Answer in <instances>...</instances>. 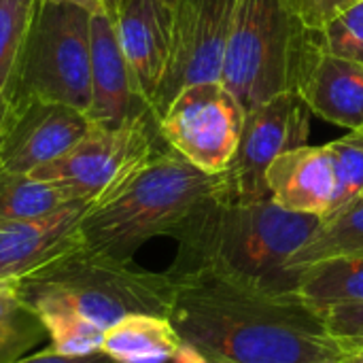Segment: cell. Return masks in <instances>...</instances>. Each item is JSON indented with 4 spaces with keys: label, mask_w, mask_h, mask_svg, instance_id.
<instances>
[{
    "label": "cell",
    "mask_w": 363,
    "mask_h": 363,
    "mask_svg": "<svg viewBox=\"0 0 363 363\" xmlns=\"http://www.w3.org/2000/svg\"><path fill=\"white\" fill-rule=\"evenodd\" d=\"M172 279L177 289L168 319L181 340L204 355L234 363L347 359L323 315L296 294H270L206 274Z\"/></svg>",
    "instance_id": "1"
},
{
    "label": "cell",
    "mask_w": 363,
    "mask_h": 363,
    "mask_svg": "<svg viewBox=\"0 0 363 363\" xmlns=\"http://www.w3.org/2000/svg\"><path fill=\"white\" fill-rule=\"evenodd\" d=\"M319 225L321 217L285 211L274 200L238 202L215 189L177 230L179 253L168 272L296 294L300 270L289 268V259Z\"/></svg>",
    "instance_id": "2"
},
{
    "label": "cell",
    "mask_w": 363,
    "mask_h": 363,
    "mask_svg": "<svg viewBox=\"0 0 363 363\" xmlns=\"http://www.w3.org/2000/svg\"><path fill=\"white\" fill-rule=\"evenodd\" d=\"M217 187L219 174L202 172L166 147L108 198L89 204L81 219V236L94 251L130 264L147 240L174 236Z\"/></svg>",
    "instance_id": "3"
},
{
    "label": "cell",
    "mask_w": 363,
    "mask_h": 363,
    "mask_svg": "<svg viewBox=\"0 0 363 363\" xmlns=\"http://www.w3.org/2000/svg\"><path fill=\"white\" fill-rule=\"evenodd\" d=\"M174 289V279L168 272H147L113 259L94 251L83 236L70 249L19 279L26 302L36 298L60 300L104 330L128 315L168 317Z\"/></svg>",
    "instance_id": "4"
},
{
    "label": "cell",
    "mask_w": 363,
    "mask_h": 363,
    "mask_svg": "<svg viewBox=\"0 0 363 363\" xmlns=\"http://www.w3.org/2000/svg\"><path fill=\"white\" fill-rule=\"evenodd\" d=\"M317 38L319 34L300 21L289 0H240L221 81L245 111L279 94L296 91Z\"/></svg>",
    "instance_id": "5"
},
{
    "label": "cell",
    "mask_w": 363,
    "mask_h": 363,
    "mask_svg": "<svg viewBox=\"0 0 363 363\" xmlns=\"http://www.w3.org/2000/svg\"><path fill=\"white\" fill-rule=\"evenodd\" d=\"M89 19L91 13L83 6L36 0L15 96L87 113L91 102Z\"/></svg>",
    "instance_id": "6"
},
{
    "label": "cell",
    "mask_w": 363,
    "mask_h": 363,
    "mask_svg": "<svg viewBox=\"0 0 363 363\" xmlns=\"http://www.w3.org/2000/svg\"><path fill=\"white\" fill-rule=\"evenodd\" d=\"M160 140L157 119L151 111L113 128L91 121V128L74 147L28 174L68 189L77 200L96 204L162 151Z\"/></svg>",
    "instance_id": "7"
},
{
    "label": "cell",
    "mask_w": 363,
    "mask_h": 363,
    "mask_svg": "<svg viewBox=\"0 0 363 363\" xmlns=\"http://www.w3.org/2000/svg\"><path fill=\"white\" fill-rule=\"evenodd\" d=\"M247 111L223 81L183 87L157 117L166 147L206 174H221L238 147Z\"/></svg>",
    "instance_id": "8"
},
{
    "label": "cell",
    "mask_w": 363,
    "mask_h": 363,
    "mask_svg": "<svg viewBox=\"0 0 363 363\" xmlns=\"http://www.w3.org/2000/svg\"><path fill=\"white\" fill-rule=\"evenodd\" d=\"M308 113L298 91L279 94L247 111L236 153L219 174L217 194L238 202L272 200L266 181L268 168L281 153L306 145Z\"/></svg>",
    "instance_id": "9"
},
{
    "label": "cell",
    "mask_w": 363,
    "mask_h": 363,
    "mask_svg": "<svg viewBox=\"0 0 363 363\" xmlns=\"http://www.w3.org/2000/svg\"><path fill=\"white\" fill-rule=\"evenodd\" d=\"M238 2L240 0H177L172 9L170 62L151 104L155 119L183 87L200 81H221Z\"/></svg>",
    "instance_id": "10"
},
{
    "label": "cell",
    "mask_w": 363,
    "mask_h": 363,
    "mask_svg": "<svg viewBox=\"0 0 363 363\" xmlns=\"http://www.w3.org/2000/svg\"><path fill=\"white\" fill-rule=\"evenodd\" d=\"M89 128L79 108L15 96L0 117V166L28 174L64 155Z\"/></svg>",
    "instance_id": "11"
},
{
    "label": "cell",
    "mask_w": 363,
    "mask_h": 363,
    "mask_svg": "<svg viewBox=\"0 0 363 363\" xmlns=\"http://www.w3.org/2000/svg\"><path fill=\"white\" fill-rule=\"evenodd\" d=\"M115 28L138 98L151 111L172 49V9L162 0H121Z\"/></svg>",
    "instance_id": "12"
},
{
    "label": "cell",
    "mask_w": 363,
    "mask_h": 363,
    "mask_svg": "<svg viewBox=\"0 0 363 363\" xmlns=\"http://www.w3.org/2000/svg\"><path fill=\"white\" fill-rule=\"evenodd\" d=\"M296 91L323 121L349 132L363 128V62L330 53L321 34L306 55Z\"/></svg>",
    "instance_id": "13"
},
{
    "label": "cell",
    "mask_w": 363,
    "mask_h": 363,
    "mask_svg": "<svg viewBox=\"0 0 363 363\" xmlns=\"http://www.w3.org/2000/svg\"><path fill=\"white\" fill-rule=\"evenodd\" d=\"M91 102L87 117L100 125H121L134 115L149 111L138 98L125 55L119 45L115 17L108 11L91 13Z\"/></svg>",
    "instance_id": "14"
},
{
    "label": "cell",
    "mask_w": 363,
    "mask_h": 363,
    "mask_svg": "<svg viewBox=\"0 0 363 363\" xmlns=\"http://www.w3.org/2000/svg\"><path fill=\"white\" fill-rule=\"evenodd\" d=\"M89 202H72L36 219H0V281H19L81 240Z\"/></svg>",
    "instance_id": "15"
},
{
    "label": "cell",
    "mask_w": 363,
    "mask_h": 363,
    "mask_svg": "<svg viewBox=\"0 0 363 363\" xmlns=\"http://www.w3.org/2000/svg\"><path fill=\"white\" fill-rule=\"evenodd\" d=\"M274 204L300 215L325 217L330 213L336 172L328 145H302L281 153L266 174Z\"/></svg>",
    "instance_id": "16"
},
{
    "label": "cell",
    "mask_w": 363,
    "mask_h": 363,
    "mask_svg": "<svg viewBox=\"0 0 363 363\" xmlns=\"http://www.w3.org/2000/svg\"><path fill=\"white\" fill-rule=\"evenodd\" d=\"M181 345L168 317L128 315L106 330L102 353L115 363H168Z\"/></svg>",
    "instance_id": "17"
},
{
    "label": "cell",
    "mask_w": 363,
    "mask_h": 363,
    "mask_svg": "<svg viewBox=\"0 0 363 363\" xmlns=\"http://www.w3.org/2000/svg\"><path fill=\"white\" fill-rule=\"evenodd\" d=\"M296 296L317 313L363 302V253L330 257L300 268Z\"/></svg>",
    "instance_id": "18"
},
{
    "label": "cell",
    "mask_w": 363,
    "mask_h": 363,
    "mask_svg": "<svg viewBox=\"0 0 363 363\" xmlns=\"http://www.w3.org/2000/svg\"><path fill=\"white\" fill-rule=\"evenodd\" d=\"M357 253H363V196L321 219V225L289 259V268L300 270L321 259Z\"/></svg>",
    "instance_id": "19"
},
{
    "label": "cell",
    "mask_w": 363,
    "mask_h": 363,
    "mask_svg": "<svg viewBox=\"0 0 363 363\" xmlns=\"http://www.w3.org/2000/svg\"><path fill=\"white\" fill-rule=\"evenodd\" d=\"M77 200L68 189L0 166V219L19 221L51 215Z\"/></svg>",
    "instance_id": "20"
},
{
    "label": "cell",
    "mask_w": 363,
    "mask_h": 363,
    "mask_svg": "<svg viewBox=\"0 0 363 363\" xmlns=\"http://www.w3.org/2000/svg\"><path fill=\"white\" fill-rule=\"evenodd\" d=\"M40 317L51 347L64 355H91L100 353L106 330L79 315L68 304L53 298H36L28 302Z\"/></svg>",
    "instance_id": "21"
},
{
    "label": "cell",
    "mask_w": 363,
    "mask_h": 363,
    "mask_svg": "<svg viewBox=\"0 0 363 363\" xmlns=\"http://www.w3.org/2000/svg\"><path fill=\"white\" fill-rule=\"evenodd\" d=\"M47 338L38 313L23 300L19 281H0V363L19 362Z\"/></svg>",
    "instance_id": "22"
},
{
    "label": "cell",
    "mask_w": 363,
    "mask_h": 363,
    "mask_svg": "<svg viewBox=\"0 0 363 363\" xmlns=\"http://www.w3.org/2000/svg\"><path fill=\"white\" fill-rule=\"evenodd\" d=\"M36 0H0V117L17 91L19 64Z\"/></svg>",
    "instance_id": "23"
},
{
    "label": "cell",
    "mask_w": 363,
    "mask_h": 363,
    "mask_svg": "<svg viewBox=\"0 0 363 363\" xmlns=\"http://www.w3.org/2000/svg\"><path fill=\"white\" fill-rule=\"evenodd\" d=\"M334 160V172H336V191L330 206V213L325 217H332L334 213L342 211L353 200L362 198L363 194V134L362 132H349L347 136L328 143ZM323 217V219H325Z\"/></svg>",
    "instance_id": "24"
},
{
    "label": "cell",
    "mask_w": 363,
    "mask_h": 363,
    "mask_svg": "<svg viewBox=\"0 0 363 363\" xmlns=\"http://www.w3.org/2000/svg\"><path fill=\"white\" fill-rule=\"evenodd\" d=\"M321 45L330 53L363 62V0L336 17L321 32Z\"/></svg>",
    "instance_id": "25"
},
{
    "label": "cell",
    "mask_w": 363,
    "mask_h": 363,
    "mask_svg": "<svg viewBox=\"0 0 363 363\" xmlns=\"http://www.w3.org/2000/svg\"><path fill=\"white\" fill-rule=\"evenodd\" d=\"M328 332L349 347L353 342H363V302H349L332 306L323 313Z\"/></svg>",
    "instance_id": "26"
},
{
    "label": "cell",
    "mask_w": 363,
    "mask_h": 363,
    "mask_svg": "<svg viewBox=\"0 0 363 363\" xmlns=\"http://www.w3.org/2000/svg\"><path fill=\"white\" fill-rule=\"evenodd\" d=\"M300 21L315 34H321L336 17L359 0H289Z\"/></svg>",
    "instance_id": "27"
},
{
    "label": "cell",
    "mask_w": 363,
    "mask_h": 363,
    "mask_svg": "<svg viewBox=\"0 0 363 363\" xmlns=\"http://www.w3.org/2000/svg\"><path fill=\"white\" fill-rule=\"evenodd\" d=\"M15 363H115L108 355H104L102 351L100 353H91V355H64V353H57L53 347L40 351V353H34L30 357H21L19 362Z\"/></svg>",
    "instance_id": "28"
},
{
    "label": "cell",
    "mask_w": 363,
    "mask_h": 363,
    "mask_svg": "<svg viewBox=\"0 0 363 363\" xmlns=\"http://www.w3.org/2000/svg\"><path fill=\"white\" fill-rule=\"evenodd\" d=\"M170 363H213L202 351H198L196 347H191V345H187V342H183L181 347H179V351L174 353V357H172V362Z\"/></svg>",
    "instance_id": "29"
},
{
    "label": "cell",
    "mask_w": 363,
    "mask_h": 363,
    "mask_svg": "<svg viewBox=\"0 0 363 363\" xmlns=\"http://www.w3.org/2000/svg\"><path fill=\"white\" fill-rule=\"evenodd\" d=\"M45 2H64V4H77V6H83L85 11L89 13H102V11H108L106 2L104 0H45ZM111 13V11H108Z\"/></svg>",
    "instance_id": "30"
},
{
    "label": "cell",
    "mask_w": 363,
    "mask_h": 363,
    "mask_svg": "<svg viewBox=\"0 0 363 363\" xmlns=\"http://www.w3.org/2000/svg\"><path fill=\"white\" fill-rule=\"evenodd\" d=\"M345 363H363V353H347Z\"/></svg>",
    "instance_id": "31"
},
{
    "label": "cell",
    "mask_w": 363,
    "mask_h": 363,
    "mask_svg": "<svg viewBox=\"0 0 363 363\" xmlns=\"http://www.w3.org/2000/svg\"><path fill=\"white\" fill-rule=\"evenodd\" d=\"M345 349H347V353H363V342H353Z\"/></svg>",
    "instance_id": "32"
},
{
    "label": "cell",
    "mask_w": 363,
    "mask_h": 363,
    "mask_svg": "<svg viewBox=\"0 0 363 363\" xmlns=\"http://www.w3.org/2000/svg\"><path fill=\"white\" fill-rule=\"evenodd\" d=\"M104 2H106V6H108L111 15H115V11H117V6H119V2H121V0H104Z\"/></svg>",
    "instance_id": "33"
},
{
    "label": "cell",
    "mask_w": 363,
    "mask_h": 363,
    "mask_svg": "<svg viewBox=\"0 0 363 363\" xmlns=\"http://www.w3.org/2000/svg\"><path fill=\"white\" fill-rule=\"evenodd\" d=\"M206 357H208V359H211L213 363H234V362H228V359H217V357H211V355H206Z\"/></svg>",
    "instance_id": "34"
},
{
    "label": "cell",
    "mask_w": 363,
    "mask_h": 363,
    "mask_svg": "<svg viewBox=\"0 0 363 363\" xmlns=\"http://www.w3.org/2000/svg\"><path fill=\"white\" fill-rule=\"evenodd\" d=\"M164 4H168L170 9H174V4H177V0H162Z\"/></svg>",
    "instance_id": "35"
},
{
    "label": "cell",
    "mask_w": 363,
    "mask_h": 363,
    "mask_svg": "<svg viewBox=\"0 0 363 363\" xmlns=\"http://www.w3.org/2000/svg\"><path fill=\"white\" fill-rule=\"evenodd\" d=\"M359 132H362V134H363V128H362V130H359Z\"/></svg>",
    "instance_id": "36"
},
{
    "label": "cell",
    "mask_w": 363,
    "mask_h": 363,
    "mask_svg": "<svg viewBox=\"0 0 363 363\" xmlns=\"http://www.w3.org/2000/svg\"><path fill=\"white\" fill-rule=\"evenodd\" d=\"M362 196H363V194H362Z\"/></svg>",
    "instance_id": "37"
}]
</instances>
